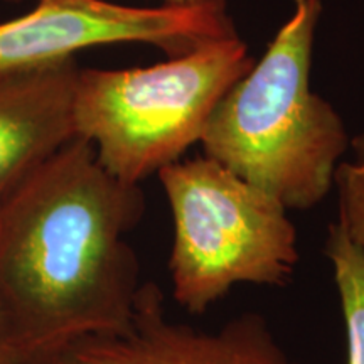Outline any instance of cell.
Listing matches in <instances>:
<instances>
[{"label": "cell", "instance_id": "1", "mask_svg": "<svg viewBox=\"0 0 364 364\" xmlns=\"http://www.w3.org/2000/svg\"><path fill=\"white\" fill-rule=\"evenodd\" d=\"M144 208L80 136L0 206V302L31 364L129 329L142 284L127 235Z\"/></svg>", "mask_w": 364, "mask_h": 364}, {"label": "cell", "instance_id": "2", "mask_svg": "<svg viewBox=\"0 0 364 364\" xmlns=\"http://www.w3.org/2000/svg\"><path fill=\"white\" fill-rule=\"evenodd\" d=\"M265 54L216 103L201 135L204 157L289 209H311L334 189L351 136L311 88L321 0H300Z\"/></svg>", "mask_w": 364, "mask_h": 364}, {"label": "cell", "instance_id": "3", "mask_svg": "<svg viewBox=\"0 0 364 364\" xmlns=\"http://www.w3.org/2000/svg\"><path fill=\"white\" fill-rule=\"evenodd\" d=\"M253 63L236 36L147 68H81L76 136L112 176L140 186L199 144L216 103Z\"/></svg>", "mask_w": 364, "mask_h": 364}, {"label": "cell", "instance_id": "4", "mask_svg": "<svg viewBox=\"0 0 364 364\" xmlns=\"http://www.w3.org/2000/svg\"><path fill=\"white\" fill-rule=\"evenodd\" d=\"M174 223L172 297L201 316L236 285L285 287L300 260L289 209L208 157L159 171Z\"/></svg>", "mask_w": 364, "mask_h": 364}, {"label": "cell", "instance_id": "5", "mask_svg": "<svg viewBox=\"0 0 364 364\" xmlns=\"http://www.w3.org/2000/svg\"><path fill=\"white\" fill-rule=\"evenodd\" d=\"M221 7H127L105 0H38L33 11L0 22V73L19 71L75 56L91 46L145 43L184 56L236 38Z\"/></svg>", "mask_w": 364, "mask_h": 364}, {"label": "cell", "instance_id": "6", "mask_svg": "<svg viewBox=\"0 0 364 364\" xmlns=\"http://www.w3.org/2000/svg\"><path fill=\"white\" fill-rule=\"evenodd\" d=\"M39 364H302L282 348L267 318L243 312L216 331H201L167 316L154 284L140 287L130 327L91 336Z\"/></svg>", "mask_w": 364, "mask_h": 364}, {"label": "cell", "instance_id": "7", "mask_svg": "<svg viewBox=\"0 0 364 364\" xmlns=\"http://www.w3.org/2000/svg\"><path fill=\"white\" fill-rule=\"evenodd\" d=\"M75 56L0 73V206L76 139Z\"/></svg>", "mask_w": 364, "mask_h": 364}, {"label": "cell", "instance_id": "8", "mask_svg": "<svg viewBox=\"0 0 364 364\" xmlns=\"http://www.w3.org/2000/svg\"><path fill=\"white\" fill-rule=\"evenodd\" d=\"M324 255L344 321L346 364H364V252L336 221L327 230Z\"/></svg>", "mask_w": 364, "mask_h": 364}, {"label": "cell", "instance_id": "9", "mask_svg": "<svg viewBox=\"0 0 364 364\" xmlns=\"http://www.w3.org/2000/svg\"><path fill=\"white\" fill-rule=\"evenodd\" d=\"M353 157L339 164L334 189L338 193V223L364 252V132L351 139Z\"/></svg>", "mask_w": 364, "mask_h": 364}, {"label": "cell", "instance_id": "10", "mask_svg": "<svg viewBox=\"0 0 364 364\" xmlns=\"http://www.w3.org/2000/svg\"><path fill=\"white\" fill-rule=\"evenodd\" d=\"M0 364H31L19 334L0 302Z\"/></svg>", "mask_w": 364, "mask_h": 364}, {"label": "cell", "instance_id": "11", "mask_svg": "<svg viewBox=\"0 0 364 364\" xmlns=\"http://www.w3.org/2000/svg\"><path fill=\"white\" fill-rule=\"evenodd\" d=\"M171 6H196V7H221L226 9V0H166Z\"/></svg>", "mask_w": 364, "mask_h": 364}, {"label": "cell", "instance_id": "12", "mask_svg": "<svg viewBox=\"0 0 364 364\" xmlns=\"http://www.w3.org/2000/svg\"><path fill=\"white\" fill-rule=\"evenodd\" d=\"M292 2H294V4H295V2H300V0H292Z\"/></svg>", "mask_w": 364, "mask_h": 364}]
</instances>
